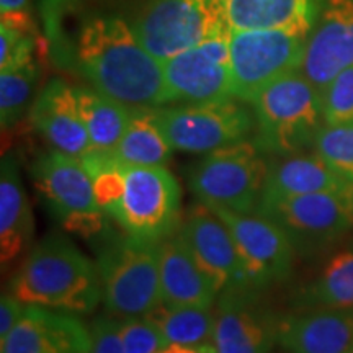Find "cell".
<instances>
[{"label": "cell", "mask_w": 353, "mask_h": 353, "mask_svg": "<svg viewBox=\"0 0 353 353\" xmlns=\"http://www.w3.org/2000/svg\"><path fill=\"white\" fill-rule=\"evenodd\" d=\"M214 314L216 353H268L280 337L281 319L260 301V291L219 294Z\"/></svg>", "instance_id": "9a60e30c"}, {"label": "cell", "mask_w": 353, "mask_h": 353, "mask_svg": "<svg viewBox=\"0 0 353 353\" xmlns=\"http://www.w3.org/2000/svg\"><path fill=\"white\" fill-rule=\"evenodd\" d=\"M179 231L214 285L218 296L236 291H257L250 285L231 231L208 205L195 203Z\"/></svg>", "instance_id": "5bb4252c"}, {"label": "cell", "mask_w": 353, "mask_h": 353, "mask_svg": "<svg viewBox=\"0 0 353 353\" xmlns=\"http://www.w3.org/2000/svg\"><path fill=\"white\" fill-rule=\"evenodd\" d=\"M120 330L125 353H159L169 345L156 322L148 316L126 317Z\"/></svg>", "instance_id": "1f68e13d"}, {"label": "cell", "mask_w": 353, "mask_h": 353, "mask_svg": "<svg viewBox=\"0 0 353 353\" xmlns=\"http://www.w3.org/2000/svg\"><path fill=\"white\" fill-rule=\"evenodd\" d=\"M249 141L216 149L187 170V182L198 201L234 211H255L267 179L268 162Z\"/></svg>", "instance_id": "5b68a950"}, {"label": "cell", "mask_w": 353, "mask_h": 353, "mask_svg": "<svg viewBox=\"0 0 353 353\" xmlns=\"http://www.w3.org/2000/svg\"><path fill=\"white\" fill-rule=\"evenodd\" d=\"M231 32L285 30L307 37L314 20V0H219Z\"/></svg>", "instance_id": "44dd1931"}, {"label": "cell", "mask_w": 353, "mask_h": 353, "mask_svg": "<svg viewBox=\"0 0 353 353\" xmlns=\"http://www.w3.org/2000/svg\"><path fill=\"white\" fill-rule=\"evenodd\" d=\"M33 61V34L0 26V70L19 68Z\"/></svg>", "instance_id": "d6a6232c"}, {"label": "cell", "mask_w": 353, "mask_h": 353, "mask_svg": "<svg viewBox=\"0 0 353 353\" xmlns=\"http://www.w3.org/2000/svg\"><path fill=\"white\" fill-rule=\"evenodd\" d=\"M285 30L231 32L232 97L252 103L268 83L301 69L306 39Z\"/></svg>", "instance_id": "9c48e42d"}, {"label": "cell", "mask_w": 353, "mask_h": 353, "mask_svg": "<svg viewBox=\"0 0 353 353\" xmlns=\"http://www.w3.org/2000/svg\"><path fill=\"white\" fill-rule=\"evenodd\" d=\"M278 343L290 353H353V309L321 307L285 317Z\"/></svg>", "instance_id": "d6986e66"}, {"label": "cell", "mask_w": 353, "mask_h": 353, "mask_svg": "<svg viewBox=\"0 0 353 353\" xmlns=\"http://www.w3.org/2000/svg\"><path fill=\"white\" fill-rule=\"evenodd\" d=\"M32 179L46 208L65 231L95 241L112 231L110 216L95 200L94 185L82 159L54 149L37 159Z\"/></svg>", "instance_id": "8992f818"}, {"label": "cell", "mask_w": 353, "mask_h": 353, "mask_svg": "<svg viewBox=\"0 0 353 353\" xmlns=\"http://www.w3.org/2000/svg\"><path fill=\"white\" fill-rule=\"evenodd\" d=\"M32 123L56 151L77 159L92 152L90 138L82 120L76 88L52 79L32 107Z\"/></svg>", "instance_id": "ac0fdd59"}, {"label": "cell", "mask_w": 353, "mask_h": 353, "mask_svg": "<svg viewBox=\"0 0 353 353\" xmlns=\"http://www.w3.org/2000/svg\"><path fill=\"white\" fill-rule=\"evenodd\" d=\"M148 317L156 322L167 343L196 348L214 347L213 332L216 314L211 307H174L161 304Z\"/></svg>", "instance_id": "484cf974"}, {"label": "cell", "mask_w": 353, "mask_h": 353, "mask_svg": "<svg viewBox=\"0 0 353 353\" xmlns=\"http://www.w3.org/2000/svg\"><path fill=\"white\" fill-rule=\"evenodd\" d=\"M79 108L94 152H113L130 126L132 108L97 88H76Z\"/></svg>", "instance_id": "cb8c5ba5"}, {"label": "cell", "mask_w": 353, "mask_h": 353, "mask_svg": "<svg viewBox=\"0 0 353 353\" xmlns=\"http://www.w3.org/2000/svg\"><path fill=\"white\" fill-rule=\"evenodd\" d=\"M125 193L113 219L141 241L162 242L179 231V182L164 165H125Z\"/></svg>", "instance_id": "30bf717a"}, {"label": "cell", "mask_w": 353, "mask_h": 353, "mask_svg": "<svg viewBox=\"0 0 353 353\" xmlns=\"http://www.w3.org/2000/svg\"><path fill=\"white\" fill-rule=\"evenodd\" d=\"M10 293L26 306L88 314L103 298L97 265L59 234L44 237L12 278Z\"/></svg>", "instance_id": "7a4b0ae2"}, {"label": "cell", "mask_w": 353, "mask_h": 353, "mask_svg": "<svg viewBox=\"0 0 353 353\" xmlns=\"http://www.w3.org/2000/svg\"><path fill=\"white\" fill-rule=\"evenodd\" d=\"M353 182L342 179L319 154H298L268 164L262 200H280L317 192H330ZM260 200V201H262Z\"/></svg>", "instance_id": "7402d4cb"}, {"label": "cell", "mask_w": 353, "mask_h": 353, "mask_svg": "<svg viewBox=\"0 0 353 353\" xmlns=\"http://www.w3.org/2000/svg\"><path fill=\"white\" fill-rule=\"evenodd\" d=\"M257 211L283 229L294 250L314 252L353 226V183L330 192L262 200Z\"/></svg>", "instance_id": "ba28073f"}, {"label": "cell", "mask_w": 353, "mask_h": 353, "mask_svg": "<svg viewBox=\"0 0 353 353\" xmlns=\"http://www.w3.org/2000/svg\"><path fill=\"white\" fill-rule=\"evenodd\" d=\"M159 353H216V350L214 347L196 348V347H185V345H176V343H169V345L162 348Z\"/></svg>", "instance_id": "8d00e7d4"}, {"label": "cell", "mask_w": 353, "mask_h": 353, "mask_svg": "<svg viewBox=\"0 0 353 353\" xmlns=\"http://www.w3.org/2000/svg\"><path fill=\"white\" fill-rule=\"evenodd\" d=\"M353 65V0H327L319 25L306 41L303 76L317 90Z\"/></svg>", "instance_id": "2e32d148"}, {"label": "cell", "mask_w": 353, "mask_h": 353, "mask_svg": "<svg viewBox=\"0 0 353 353\" xmlns=\"http://www.w3.org/2000/svg\"><path fill=\"white\" fill-rule=\"evenodd\" d=\"M259 128L257 144L262 151L291 156L314 144L321 130V92L301 70L268 83L254 101Z\"/></svg>", "instance_id": "277c9868"}, {"label": "cell", "mask_w": 353, "mask_h": 353, "mask_svg": "<svg viewBox=\"0 0 353 353\" xmlns=\"http://www.w3.org/2000/svg\"><path fill=\"white\" fill-rule=\"evenodd\" d=\"M229 39L231 32L218 34L162 63L170 101L210 103L234 99Z\"/></svg>", "instance_id": "4fadbf2b"}, {"label": "cell", "mask_w": 353, "mask_h": 353, "mask_svg": "<svg viewBox=\"0 0 353 353\" xmlns=\"http://www.w3.org/2000/svg\"><path fill=\"white\" fill-rule=\"evenodd\" d=\"M321 97L325 125L353 121V65L343 69Z\"/></svg>", "instance_id": "4dcf8cb0"}, {"label": "cell", "mask_w": 353, "mask_h": 353, "mask_svg": "<svg viewBox=\"0 0 353 353\" xmlns=\"http://www.w3.org/2000/svg\"><path fill=\"white\" fill-rule=\"evenodd\" d=\"M211 210L231 231L254 290L262 291L290 275L294 247L275 221L260 211L245 213L218 206Z\"/></svg>", "instance_id": "7c38bea8"}, {"label": "cell", "mask_w": 353, "mask_h": 353, "mask_svg": "<svg viewBox=\"0 0 353 353\" xmlns=\"http://www.w3.org/2000/svg\"><path fill=\"white\" fill-rule=\"evenodd\" d=\"M97 247L103 303L117 317L149 316L162 304L159 242L110 231Z\"/></svg>", "instance_id": "3957f363"}, {"label": "cell", "mask_w": 353, "mask_h": 353, "mask_svg": "<svg viewBox=\"0 0 353 353\" xmlns=\"http://www.w3.org/2000/svg\"><path fill=\"white\" fill-rule=\"evenodd\" d=\"M131 28L161 63L231 32L219 0H152Z\"/></svg>", "instance_id": "52a82bcc"}, {"label": "cell", "mask_w": 353, "mask_h": 353, "mask_svg": "<svg viewBox=\"0 0 353 353\" xmlns=\"http://www.w3.org/2000/svg\"><path fill=\"white\" fill-rule=\"evenodd\" d=\"M90 347V329L76 314L39 306H26L2 341V353H88Z\"/></svg>", "instance_id": "e0dca14e"}, {"label": "cell", "mask_w": 353, "mask_h": 353, "mask_svg": "<svg viewBox=\"0 0 353 353\" xmlns=\"http://www.w3.org/2000/svg\"><path fill=\"white\" fill-rule=\"evenodd\" d=\"M82 164L90 175L94 195L101 210L113 218L125 193V165L113 157L112 152H88Z\"/></svg>", "instance_id": "f1b7e54d"}, {"label": "cell", "mask_w": 353, "mask_h": 353, "mask_svg": "<svg viewBox=\"0 0 353 353\" xmlns=\"http://www.w3.org/2000/svg\"><path fill=\"white\" fill-rule=\"evenodd\" d=\"M172 149L157 125L154 108H132L130 126L112 154L123 165L152 167L167 164Z\"/></svg>", "instance_id": "d4e9b609"}, {"label": "cell", "mask_w": 353, "mask_h": 353, "mask_svg": "<svg viewBox=\"0 0 353 353\" xmlns=\"http://www.w3.org/2000/svg\"><path fill=\"white\" fill-rule=\"evenodd\" d=\"M79 69L101 94L130 108H159L170 103L162 63L120 19H94L79 33Z\"/></svg>", "instance_id": "6da1fadb"}, {"label": "cell", "mask_w": 353, "mask_h": 353, "mask_svg": "<svg viewBox=\"0 0 353 353\" xmlns=\"http://www.w3.org/2000/svg\"><path fill=\"white\" fill-rule=\"evenodd\" d=\"M314 145L316 152L335 174L353 182V121L322 126Z\"/></svg>", "instance_id": "f546056e"}, {"label": "cell", "mask_w": 353, "mask_h": 353, "mask_svg": "<svg viewBox=\"0 0 353 353\" xmlns=\"http://www.w3.org/2000/svg\"><path fill=\"white\" fill-rule=\"evenodd\" d=\"M159 254L162 304L213 307L218 291L193 257L180 231L159 242Z\"/></svg>", "instance_id": "ffe728a7"}, {"label": "cell", "mask_w": 353, "mask_h": 353, "mask_svg": "<svg viewBox=\"0 0 353 353\" xmlns=\"http://www.w3.org/2000/svg\"><path fill=\"white\" fill-rule=\"evenodd\" d=\"M304 306L353 309V250L335 254L303 291Z\"/></svg>", "instance_id": "4316f807"}, {"label": "cell", "mask_w": 353, "mask_h": 353, "mask_svg": "<svg viewBox=\"0 0 353 353\" xmlns=\"http://www.w3.org/2000/svg\"><path fill=\"white\" fill-rule=\"evenodd\" d=\"M121 321L100 316L92 322V347L88 353H125L121 341Z\"/></svg>", "instance_id": "836d02e7"}, {"label": "cell", "mask_w": 353, "mask_h": 353, "mask_svg": "<svg viewBox=\"0 0 353 353\" xmlns=\"http://www.w3.org/2000/svg\"><path fill=\"white\" fill-rule=\"evenodd\" d=\"M37 81L38 68L34 61L19 68L0 70V121L3 130L17 125L23 118Z\"/></svg>", "instance_id": "83f0119b"}, {"label": "cell", "mask_w": 353, "mask_h": 353, "mask_svg": "<svg viewBox=\"0 0 353 353\" xmlns=\"http://www.w3.org/2000/svg\"><path fill=\"white\" fill-rule=\"evenodd\" d=\"M33 236V214L17 161L3 157L0 167V255L2 265L25 252Z\"/></svg>", "instance_id": "603a6c76"}, {"label": "cell", "mask_w": 353, "mask_h": 353, "mask_svg": "<svg viewBox=\"0 0 353 353\" xmlns=\"http://www.w3.org/2000/svg\"><path fill=\"white\" fill-rule=\"evenodd\" d=\"M23 311V303H20L12 293L2 294V299H0V342L6 341L7 335L20 321Z\"/></svg>", "instance_id": "d590c367"}, {"label": "cell", "mask_w": 353, "mask_h": 353, "mask_svg": "<svg viewBox=\"0 0 353 353\" xmlns=\"http://www.w3.org/2000/svg\"><path fill=\"white\" fill-rule=\"evenodd\" d=\"M154 117L172 148L190 154L213 152L241 143L252 130L250 113L232 99L154 108Z\"/></svg>", "instance_id": "8fae6325"}, {"label": "cell", "mask_w": 353, "mask_h": 353, "mask_svg": "<svg viewBox=\"0 0 353 353\" xmlns=\"http://www.w3.org/2000/svg\"><path fill=\"white\" fill-rule=\"evenodd\" d=\"M2 25L19 30L26 34L34 33V23L30 13L28 0H0Z\"/></svg>", "instance_id": "e575fe53"}]
</instances>
